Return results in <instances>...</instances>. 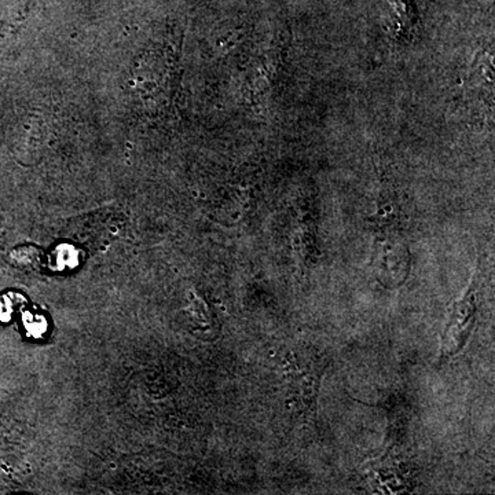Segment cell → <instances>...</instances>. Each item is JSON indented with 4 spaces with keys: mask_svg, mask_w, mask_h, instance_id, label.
Segmentation results:
<instances>
[]
</instances>
